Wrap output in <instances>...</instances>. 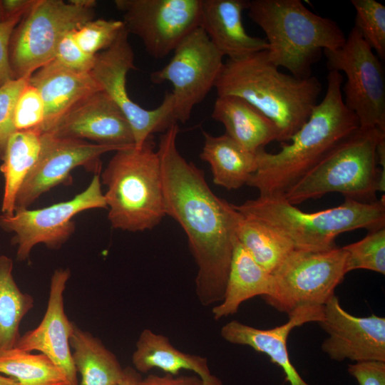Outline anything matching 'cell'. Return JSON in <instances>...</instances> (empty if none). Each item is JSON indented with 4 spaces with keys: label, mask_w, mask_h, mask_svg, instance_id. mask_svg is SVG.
<instances>
[{
    "label": "cell",
    "mask_w": 385,
    "mask_h": 385,
    "mask_svg": "<svg viewBox=\"0 0 385 385\" xmlns=\"http://www.w3.org/2000/svg\"><path fill=\"white\" fill-rule=\"evenodd\" d=\"M178 123L160 137L164 210L185 231L197 272L195 292L204 306L223 299L241 214L218 197L203 173L187 161L177 147Z\"/></svg>",
    "instance_id": "obj_1"
},
{
    "label": "cell",
    "mask_w": 385,
    "mask_h": 385,
    "mask_svg": "<svg viewBox=\"0 0 385 385\" xmlns=\"http://www.w3.org/2000/svg\"><path fill=\"white\" fill-rule=\"evenodd\" d=\"M342 82L340 72L329 71L324 97L290 143H283L276 153L265 148L257 152V169L247 185L257 189L260 196H283L359 128L356 115L344 103Z\"/></svg>",
    "instance_id": "obj_2"
},
{
    "label": "cell",
    "mask_w": 385,
    "mask_h": 385,
    "mask_svg": "<svg viewBox=\"0 0 385 385\" xmlns=\"http://www.w3.org/2000/svg\"><path fill=\"white\" fill-rule=\"evenodd\" d=\"M266 50L224 62L215 83L217 96L240 97L277 126L279 142H289L318 103L320 81L314 76L299 78L279 71Z\"/></svg>",
    "instance_id": "obj_3"
},
{
    "label": "cell",
    "mask_w": 385,
    "mask_h": 385,
    "mask_svg": "<svg viewBox=\"0 0 385 385\" xmlns=\"http://www.w3.org/2000/svg\"><path fill=\"white\" fill-rule=\"evenodd\" d=\"M247 10L266 35L269 60L297 78L309 77L321 51L338 49L346 41L335 21L314 14L300 0H252Z\"/></svg>",
    "instance_id": "obj_4"
},
{
    "label": "cell",
    "mask_w": 385,
    "mask_h": 385,
    "mask_svg": "<svg viewBox=\"0 0 385 385\" xmlns=\"http://www.w3.org/2000/svg\"><path fill=\"white\" fill-rule=\"evenodd\" d=\"M234 207L242 215L257 219L286 236L295 250L318 252L334 248L337 237L356 229L369 231L385 227L384 195L372 203L345 197L340 205L305 212L284 196H259Z\"/></svg>",
    "instance_id": "obj_5"
},
{
    "label": "cell",
    "mask_w": 385,
    "mask_h": 385,
    "mask_svg": "<svg viewBox=\"0 0 385 385\" xmlns=\"http://www.w3.org/2000/svg\"><path fill=\"white\" fill-rule=\"evenodd\" d=\"M113 228L143 232L165 216L160 159L153 136L115 151L100 176Z\"/></svg>",
    "instance_id": "obj_6"
},
{
    "label": "cell",
    "mask_w": 385,
    "mask_h": 385,
    "mask_svg": "<svg viewBox=\"0 0 385 385\" xmlns=\"http://www.w3.org/2000/svg\"><path fill=\"white\" fill-rule=\"evenodd\" d=\"M385 132L359 128L336 146L283 196L296 205L330 192L364 203L384 192L385 170L377 166L376 147Z\"/></svg>",
    "instance_id": "obj_7"
},
{
    "label": "cell",
    "mask_w": 385,
    "mask_h": 385,
    "mask_svg": "<svg viewBox=\"0 0 385 385\" xmlns=\"http://www.w3.org/2000/svg\"><path fill=\"white\" fill-rule=\"evenodd\" d=\"M94 0H36L11 36L13 79L31 76L52 61L61 38L95 17Z\"/></svg>",
    "instance_id": "obj_8"
},
{
    "label": "cell",
    "mask_w": 385,
    "mask_h": 385,
    "mask_svg": "<svg viewBox=\"0 0 385 385\" xmlns=\"http://www.w3.org/2000/svg\"><path fill=\"white\" fill-rule=\"evenodd\" d=\"M342 247L318 251L294 250L272 274L273 287L263 298L288 315L304 307H323L334 295L346 272Z\"/></svg>",
    "instance_id": "obj_9"
},
{
    "label": "cell",
    "mask_w": 385,
    "mask_h": 385,
    "mask_svg": "<svg viewBox=\"0 0 385 385\" xmlns=\"http://www.w3.org/2000/svg\"><path fill=\"white\" fill-rule=\"evenodd\" d=\"M329 71H343L346 81L344 103L360 128L385 132V81L382 65L354 26L344 45L323 51Z\"/></svg>",
    "instance_id": "obj_10"
},
{
    "label": "cell",
    "mask_w": 385,
    "mask_h": 385,
    "mask_svg": "<svg viewBox=\"0 0 385 385\" xmlns=\"http://www.w3.org/2000/svg\"><path fill=\"white\" fill-rule=\"evenodd\" d=\"M107 209L99 175H94L88 187L72 199L36 210L18 209L12 215H0V227L14 235L16 260L29 259L33 248L43 244L58 250L76 230L73 217L88 210Z\"/></svg>",
    "instance_id": "obj_11"
},
{
    "label": "cell",
    "mask_w": 385,
    "mask_h": 385,
    "mask_svg": "<svg viewBox=\"0 0 385 385\" xmlns=\"http://www.w3.org/2000/svg\"><path fill=\"white\" fill-rule=\"evenodd\" d=\"M223 57L205 31L197 27L175 48L170 61L151 73L153 83L172 84L177 123H185L193 108L215 88L224 65Z\"/></svg>",
    "instance_id": "obj_12"
},
{
    "label": "cell",
    "mask_w": 385,
    "mask_h": 385,
    "mask_svg": "<svg viewBox=\"0 0 385 385\" xmlns=\"http://www.w3.org/2000/svg\"><path fill=\"white\" fill-rule=\"evenodd\" d=\"M128 35L124 26L112 45L96 55L91 73L126 117L133 135L134 145L140 147L153 133L165 132L177 122L171 93H166L159 106L153 110L143 108L130 98L126 88V76L135 66Z\"/></svg>",
    "instance_id": "obj_13"
},
{
    "label": "cell",
    "mask_w": 385,
    "mask_h": 385,
    "mask_svg": "<svg viewBox=\"0 0 385 385\" xmlns=\"http://www.w3.org/2000/svg\"><path fill=\"white\" fill-rule=\"evenodd\" d=\"M202 0H115L129 34L137 36L148 53L162 58L200 27Z\"/></svg>",
    "instance_id": "obj_14"
},
{
    "label": "cell",
    "mask_w": 385,
    "mask_h": 385,
    "mask_svg": "<svg viewBox=\"0 0 385 385\" xmlns=\"http://www.w3.org/2000/svg\"><path fill=\"white\" fill-rule=\"evenodd\" d=\"M120 149L85 140L41 133L39 155L17 193L15 210L29 208L41 195L66 181L71 171L77 167L99 175L101 156Z\"/></svg>",
    "instance_id": "obj_15"
},
{
    "label": "cell",
    "mask_w": 385,
    "mask_h": 385,
    "mask_svg": "<svg viewBox=\"0 0 385 385\" xmlns=\"http://www.w3.org/2000/svg\"><path fill=\"white\" fill-rule=\"evenodd\" d=\"M329 337L322 351L334 361H385V318L356 317L344 310L334 294L324 306L318 322Z\"/></svg>",
    "instance_id": "obj_16"
},
{
    "label": "cell",
    "mask_w": 385,
    "mask_h": 385,
    "mask_svg": "<svg viewBox=\"0 0 385 385\" xmlns=\"http://www.w3.org/2000/svg\"><path fill=\"white\" fill-rule=\"evenodd\" d=\"M43 133L120 148L135 145L126 117L103 90L78 101Z\"/></svg>",
    "instance_id": "obj_17"
},
{
    "label": "cell",
    "mask_w": 385,
    "mask_h": 385,
    "mask_svg": "<svg viewBox=\"0 0 385 385\" xmlns=\"http://www.w3.org/2000/svg\"><path fill=\"white\" fill-rule=\"evenodd\" d=\"M71 277L68 268H58L51 277L46 309L39 324L21 335L16 347L48 356L65 375L68 385H78L70 339L76 324L64 309L63 294Z\"/></svg>",
    "instance_id": "obj_18"
},
{
    "label": "cell",
    "mask_w": 385,
    "mask_h": 385,
    "mask_svg": "<svg viewBox=\"0 0 385 385\" xmlns=\"http://www.w3.org/2000/svg\"><path fill=\"white\" fill-rule=\"evenodd\" d=\"M288 321L274 328L260 329L232 320L221 329V337L227 342L246 345L268 356L272 362L283 370L290 385H310L300 376L289 356L287 342L289 333L308 322H319L324 317L323 307L298 309L288 315Z\"/></svg>",
    "instance_id": "obj_19"
},
{
    "label": "cell",
    "mask_w": 385,
    "mask_h": 385,
    "mask_svg": "<svg viewBox=\"0 0 385 385\" xmlns=\"http://www.w3.org/2000/svg\"><path fill=\"white\" fill-rule=\"evenodd\" d=\"M246 0H202L200 27L227 59L237 60L268 48L266 39L249 35L242 24Z\"/></svg>",
    "instance_id": "obj_20"
},
{
    "label": "cell",
    "mask_w": 385,
    "mask_h": 385,
    "mask_svg": "<svg viewBox=\"0 0 385 385\" xmlns=\"http://www.w3.org/2000/svg\"><path fill=\"white\" fill-rule=\"evenodd\" d=\"M29 83L38 91L44 104V120L38 130L47 132L74 104L102 90L91 73L76 72L52 60L36 71Z\"/></svg>",
    "instance_id": "obj_21"
},
{
    "label": "cell",
    "mask_w": 385,
    "mask_h": 385,
    "mask_svg": "<svg viewBox=\"0 0 385 385\" xmlns=\"http://www.w3.org/2000/svg\"><path fill=\"white\" fill-rule=\"evenodd\" d=\"M211 116L224 125L227 135L250 152L257 153L270 142L279 141L275 124L240 97L217 96Z\"/></svg>",
    "instance_id": "obj_22"
},
{
    "label": "cell",
    "mask_w": 385,
    "mask_h": 385,
    "mask_svg": "<svg viewBox=\"0 0 385 385\" xmlns=\"http://www.w3.org/2000/svg\"><path fill=\"white\" fill-rule=\"evenodd\" d=\"M132 363L139 373H147L157 368L177 376L181 370H189L200 377L203 385H223L211 373L206 358L178 350L167 337L149 329L140 333L132 355Z\"/></svg>",
    "instance_id": "obj_23"
},
{
    "label": "cell",
    "mask_w": 385,
    "mask_h": 385,
    "mask_svg": "<svg viewBox=\"0 0 385 385\" xmlns=\"http://www.w3.org/2000/svg\"><path fill=\"white\" fill-rule=\"evenodd\" d=\"M273 281L272 274L257 264L236 238L223 299L212 310L214 319L236 314L249 299L270 295Z\"/></svg>",
    "instance_id": "obj_24"
},
{
    "label": "cell",
    "mask_w": 385,
    "mask_h": 385,
    "mask_svg": "<svg viewBox=\"0 0 385 385\" xmlns=\"http://www.w3.org/2000/svg\"><path fill=\"white\" fill-rule=\"evenodd\" d=\"M200 158L210 166L213 183L227 190L247 185L257 169V153L250 152L226 133L213 136L203 132Z\"/></svg>",
    "instance_id": "obj_25"
},
{
    "label": "cell",
    "mask_w": 385,
    "mask_h": 385,
    "mask_svg": "<svg viewBox=\"0 0 385 385\" xmlns=\"http://www.w3.org/2000/svg\"><path fill=\"white\" fill-rule=\"evenodd\" d=\"M72 359L81 380L78 385H114L123 376L115 355L97 337L75 325L70 339Z\"/></svg>",
    "instance_id": "obj_26"
},
{
    "label": "cell",
    "mask_w": 385,
    "mask_h": 385,
    "mask_svg": "<svg viewBox=\"0 0 385 385\" xmlns=\"http://www.w3.org/2000/svg\"><path fill=\"white\" fill-rule=\"evenodd\" d=\"M41 147V132L38 129L15 131L9 138L0 171L4 179L2 214L15 211L17 193L35 164Z\"/></svg>",
    "instance_id": "obj_27"
},
{
    "label": "cell",
    "mask_w": 385,
    "mask_h": 385,
    "mask_svg": "<svg viewBox=\"0 0 385 385\" xmlns=\"http://www.w3.org/2000/svg\"><path fill=\"white\" fill-rule=\"evenodd\" d=\"M236 237L255 262L270 274L295 250L286 236L263 222L242 214Z\"/></svg>",
    "instance_id": "obj_28"
},
{
    "label": "cell",
    "mask_w": 385,
    "mask_h": 385,
    "mask_svg": "<svg viewBox=\"0 0 385 385\" xmlns=\"http://www.w3.org/2000/svg\"><path fill=\"white\" fill-rule=\"evenodd\" d=\"M13 260L0 255V351L16 347L20 325L34 307V297L22 292L13 276Z\"/></svg>",
    "instance_id": "obj_29"
},
{
    "label": "cell",
    "mask_w": 385,
    "mask_h": 385,
    "mask_svg": "<svg viewBox=\"0 0 385 385\" xmlns=\"http://www.w3.org/2000/svg\"><path fill=\"white\" fill-rule=\"evenodd\" d=\"M0 374L14 379L18 385H68L63 373L48 356L17 347L0 351Z\"/></svg>",
    "instance_id": "obj_30"
},
{
    "label": "cell",
    "mask_w": 385,
    "mask_h": 385,
    "mask_svg": "<svg viewBox=\"0 0 385 385\" xmlns=\"http://www.w3.org/2000/svg\"><path fill=\"white\" fill-rule=\"evenodd\" d=\"M347 273L363 269L385 274V227L369 231L363 239L342 247Z\"/></svg>",
    "instance_id": "obj_31"
},
{
    "label": "cell",
    "mask_w": 385,
    "mask_h": 385,
    "mask_svg": "<svg viewBox=\"0 0 385 385\" xmlns=\"http://www.w3.org/2000/svg\"><path fill=\"white\" fill-rule=\"evenodd\" d=\"M356 10L354 26L372 49L385 58V6L374 0H351Z\"/></svg>",
    "instance_id": "obj_32"
},
{
    "label": "cell",
    "mask_w": 385,
    "mask_h": 385,
    "mask_svg": "<svg viewBox=\"0 0 385 385\" xmlns=\"http://www.w3.org/2000/svg\"><path fill=\"white\" fill-rule=\"evenodd\" d=\"M123 28L122 20L93 19L73 30V34L83 51L96 56L109 48Z\"/></svg>",
    "instance_id": "obj_33"
},
{
    "label": "cell",
    "mask_w": 385,
    "mask_h": 385,
    "mask_svg": "<svg viewBox=\"0 0 385 385\" xmlns=\"http://www.w3.org/2000/svg\"><path fill=\"white\" fill-rule=\"evenodd\" d=\"M45 108L43 99L29 81L20 93L14 111L16 131L39 129L43 123Z\"/></svg>",
    "instance_id": "obj_34"
},
{
    "label": "cell",
    "mask_w": 385,
    "mask_h": 385,
    "mask_svg": "<svg viewBox=\"0 0 385 385\" xmlns=\"http://www.w3.org/2000/svg\"><path fill=\"white\" fill-rule=\"evenodd\" d=\"M30 77L11 79L0 87V160L4 157L9 138L16 131L14 125L15 105Z\"/></svg>",
    "instance_id": "obj_35"
},
{
    "label": "cell",
    "mask_w": 385,
    "mask_h": 385,
    "mask_svg": "<svg viewBox=\"0 0 385 385\" xmlns=\"http://www.w3.org/2000/svg\"><path fill=\"white\" fill-rule=\"evenodd\" d=\"M96 56L86 53L80 48L71 31L60 41L53 60L68 69L90 73L94 66Z\"/></svg>",
    "instance_id": "obj_36"
},
{
    "label": "cell",
    "mask_w": 385,
    "mask_h": 385,
    "mask_svg": "<svg viewBox=\"0 0 385 385\" xmlns=\"http://www.w3.org/2000/svg\"><path fill=\"white\" fill-rule=\"evenodd\" d=\"M24 14H16L0 22V87L13 79L9 56V43L14 29Z\"/></svg>",
    "instance_id": "obj_37"
},
{
    "label": "cell",
    "mask_w": 385,
    "mask_h": 385,
    "mask_svg": "<svg viewBox=\"0 0 385 385\" xmlns=\"http://www.w3.org/2000/svg\"><path fill=\"white\" fill-rule=\"evenodd\" d=\"M347 370L359 385H385V361L356 362L349 364Z\"/></svg>",
    "instance_id": "obj_38"
},
{
    "label": "cell",
    "mask_w": 385,
    "mask_h": 385,
    "mask_svg": "<svg viewBox=\"0 0 385 385\" xmlns=\"http://www.w3.org/2000/svg\"><path fill=\"white\" fill-rule=\"evenodd\" d=\"M141 385H203V383L197 375L174 376L166 374L163 376L150 374L142 379Z\"/></svg>",
    "instance_id": "obj_39"
},
{
    "label": "cell",
    "mask_w": 385,
    "mask_h": 385,
    "mask_svg": "<svg viewBox=\"0 0 385 385\" xmlns=\"http://www.w3.org/2000/svg\"><path fill=\"white\" fill-rule=\"evenodd\" d=\"M35 1L36 0H2L6 19L26 13Z\"/></svg>",
    "instance_id": "obj_40"
},
{
    "label": "cell",
    "mask_w": 385,
    "mask_h": 385,
    "mask_svg": "<svg viewBox=\"0 0 385 385\" xmlns=\"http://www.w3.org/2000/svg\"><path fill=\"white\" fill-rule=\"evenodd\" d=\"M142 377L134 368L128 366L124 368L120 379L114 385H141Z\"/></svg>",
    "instance_id": "obj_41"
},
{
    "label": "cell",
    "mask_w": 385,
    "mask_h": 385,
    "mask_svg": "<svg viewBox=\"0 0 385 385\" xmlns=\"http://www.w3.org/2000/svg\"><path fill=\"white\" fill-rule=\"evenodd\" d=\"M0 385H18V384L14 379L0 374Z\"/></svg>",
    "instance_id": "obj_42"
},
{
    "label": "cell",
    "mask_w": 385,
    "mask_h": 385,
    "mask_svg": "<svg viewBox=\"0 0 385 385\" xmlns=\"http://www.w3.org/2000/svg\"><path fill=\"white\" fill-rule=\"evenodd\" d=\"M5 20H6V19L3 7L2 0H0V22H2Z\"/></svg>",
    "instance_id": "obj_43"
}]
</instances>
